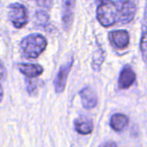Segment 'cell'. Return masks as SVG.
<instances>
[{"instance_id":"6da1fadb","label":"cell","mask_w":147,"mask_h":147,"mask_svg":"<svg viewBox=\"0 0 147 147\" xmlns=\"http://www.w3.org/2000/svg\"><path fill=\"white\" fill-rule=\"evenodd\" d=\"M47 45L46 38L39 34H32L22 39L21 49L22 55L27 59H36L43 53Z\"/></svg>"},{"instance_id":"7a4b0ae2","label":"cell","mask_w":147,"mask_h":147,"mask_svg":"<svg viewBox=\"0 0 147 147\" xmlns=\"http://www.w3.org/2000/svg\"><path fill=\"white\" fill-rule=\"evenodd\" d=\"M96 16L99 22L103 27H110L115 23H118V3L112 0H102L97 6Z\"/></svg>"},{"instance_id":"3957f363","label":"cell","mask_w":147,"mask_h":147,"mask_svg":"<svg viewBox=\"0 0 147 147\" xmlns=\"http://www.w3.org/2000/svg\"><path fill=\"white\" fill-rule=\"evenodd\" d=\"M117 3L119 7L118 23L127 24L131 22L137 11V0H121Z\"/></svg>"},{"instance_id":"277c9868","label":"cell","mask_w":147,"mask_h":147,"mask_svg":"<svg viewBox=\"0 0 147 147\" xmlns=\"http://www.w3.org/2000/svg\"><path fill=\"white\" fill-rule=\"evenodd\" d=\"M9 18L14 27L23 28L28 21L25 6L18 3H11L9 6Z\"/></svg>"},{"instance_id":"5b68a950","label":"cell","mask_w":147,"mask_h":147,"mask_svg":"<svg viewBox=\"0 0 147 147\" xmlns=\"http://www.w3.org/2000/svg\"><path fill=\"white\" fill-rule=\"evenodd\" d=\"M76 0H62V23L64 28L68 31L73 22Z\"/></svg>"},{"instance_id":"8992f818","label":"cell","mask_w":147,"mask_h":147,"mask_svg":"<svg viewBox=\"0 0 147 147\" xmlns=\"http://www.w3.org/2000/svg\"><path fill=\"white\" fill-rule=\"evenodd\" d=\"M72 65H73V59H71L65 65H62L59 71H58L57 76L54 79V90L57 93H61L64 91L66 85L67 78L71 71Z\"/></svg>"},{"instance_id":"52a82bcc","label":"cell","mask_w":147,"mask_h":147,"mask_svg":"<svg viewBox=\"0 0 147 147\" xmlns=\"http://www.w3.org/2000/svg\"><path fill=\"white\" fill-rule=\"evenodd\" d=\"M111 44L116 48L123 49L129 45V34L126 30H115L109 34Z\"/></svg>"},{"instance_id":"ba28073f","label":"cell","mask_w":147,"mask_h":147,"mask_svg":"<svg viewBox=\"0 0 147 147\" xmlns=\"http://www.w3.org/2000/svg\"><path fill=\"white\" fill-rule=\"evenodd\" d=\"M136 80V75L131 66L126 65L121 71L118 84L119 88L121 90H126L130 88Z\"/></svg>"},{"instance_id":"9c48e42d","label":"cell","mask_w":147,"mask_h":147,"mask_svg":"<svg viewBox=\"0 0 147 147\" xmlns=\"http://www.w3.org/2000/svg\"><path fill=\"white\" fill-rule=\"evenodd\" d=\"M81 102L84 109H94L98 102L97 96L94 90L90 87H85L79 92Z\"/></svg>"},{"instance_id":"30bf717a","label":"cell","mask_w":147,"mask_h":147,"mask_svg":"<svg viewBox=\"0 0 147 147\" xmlns=\"http://www.w3.org/2000/svg\"><path fill=\"white\" fill-rule=\"evenodd\" d=\"M19 71L28 78H36L42 74L43 68L37 64H21L18 65Z\"/></svg>"},{"instance_id":"8fae6325","label":"cell","mask_w":147,"mask_h":147,"mask_svg":"<svg viewBox=\"0 0 147 147\" xmlns=\"http://www.w3.org/2000/svg\"><path fill=\"white\" fill-rule=\"evenodd\" d=\"M74 125H75V130L78 134L83 135L90 134L93 131V122L90 119H87L85 117L78 118L75 121Z\"/></svg>"},{"instance_id":"7c38bea8","label":"cell","mask_w":147,"mask_h":147,"mask_svg":"<svg viewBox=\"0 0 147 147\" xmlns=\"http://www.w3.org/2000/svg\"><path fill=\"white\" fill-rule=\"evenodd\" d=\"M127 123L128 118L123 114H115L111 117L110 120V126L116 132L122 131L126 127Z\"/></svg>"},{"instance_id":"4fadbf2b","label":"cell","mask_w":147,"mask_h":147,"mask_svg":"<svg viewBox=\"0 0 147 147\" xmlns=\"http://www.w3.org/2000/svg\"><path fill=\"white\" fill-rule=\"evenodd\" d=\"M104 58H105V54L102 48L97 49L94 53L92 58V68L95 71H99L101 69L102 64L104 61Z\"/></svg>"},{"instance_id":"5bb4252c","label":"cell","mask_w":147,"mask_h":147,"mask_svg":"<svg viewBox=\"0 0 147 147\" xmlns=\"http://www.w3.org/2000/svg\"><path fill=\"white\" fill-rule=\"evenodd\" d=\"M140 51L144 61L147 64V28H143L140 39Z\"/></svg>"},{"instance_id":"9a60e30c","label":"cell","mask_w":147,"mask_h":147,"mask_svg":"<svg viewBox=\"0 0 147 147\" xmlns=\"http://www.w3.org/2000/svg\"><path fill=\"white\" fill-rule=\"evenodd\" d=\"M36 20L40 26H47L49 23V16L44 11H38L36 14Z\"/></svg>"},{"instance_id":"2e32d148","label":"cell","mask_w":147,"mask_h":147,"mask_svg":"<svg viewBox=\"0 0 147 147\" xmlns=\"http://www.w3.org/2000/svg\"><path fill=\"white\" fill-rule=\"evenodd\" d=\"M37 4L45 9H50L53 5V0H34Z\"/></svg>"},{"instance_id":"e0dca14e","label":"cell","mask_w":147,"mask_h":147,"mask_svg":"<svg viewBox=\"0 0 147 147\" xmlns=\"http://www.w3.org/2000/svg\"><path fill=\"white\" fill-rule=\"evenodd\" d=\"M6 76V71H5V68L3 66V65L2 64V62H0V82L3 81L4 79Z\"/></svg>"},{"instance_id":"ac0fdd59","label":"cell","mask_w":147,"mask_h":147,"mask_svg":"<svg viewBox=\"0 0 147 147\" xmlns=\"http://www.w3.org/2000/svg\"><path fill=\"white\" fill-rule=\"evenodd\" d=\"M99 147H118V146H117V145H116L115 142L109 141V142H105V143H103L102 145H101Z\"/></svg>"},{"instance_id":"d6986e66","label":"cell","mask_w":147,"mask_h":147,"mask_svg":"<svg viewBox=\"0 0 147 147\" xmlns=\"http://www.w3.org/2000/svg\"><path fill=\"white\" fill-rule=\"evenodd\" d=\"M3 87H2V85L0 84V102L3 99Z\"/></svg>"}]
</instances>
